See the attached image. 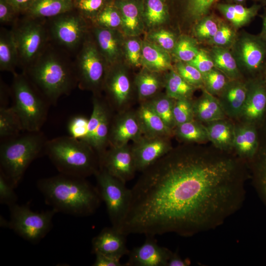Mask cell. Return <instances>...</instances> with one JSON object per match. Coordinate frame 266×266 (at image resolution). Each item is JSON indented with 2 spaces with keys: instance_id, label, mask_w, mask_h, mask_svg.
Wrapping results in <instances>:
<instances>
[{
  "instance_id": "1",
  "label": "cell",
  "mask_w": 266,
  "mask_h": 266,
  "mask_svg": "<svg viewBox=\"0 0 266 266\" xmlns=\"http://www.w3.org/2000/svg\"><path fill=\"white\" fill-rule=\"evenodd\" d=\"M242 168L227 155L192 146L172 148L141 172L121 231L191 236L215 229L243 204Z\"/></svg>"
},
{
  "instance_id": "2",
  "label": "cell",
  "mask_w": 266,
  "mask_h": 266,
  "mask_svg": "<svg viewBox=\"0 0 266 266\" xmlns=\"http://www.w3.org/2000/svg\"><path fill=\"white\" fill-rule=\"evenodd\" d=\"M53 45L49 42L23 72L51 105H56L61 96L69 95L78 86L74 62L67 57L66 50Z\"/></svg>"
},
{
  "instance_id": "3",
  "label": "cell",
  "mask_w": 266,
  "mask_h": 266,
  "mask_svg": "<svg viewBox=\"0 0 266 266\" xmlns=\"http://www.w3.org/2000/svg\"><path fill=\"white\" fill-rule=\"evenodd\" d=\"M37 187L53 209L73 215L93 214L101 200L97 187L85 178L60 173L40 179Z\"/></svg>"
},
{
  "instance_id": "4",
  "label": "cell",
  "mask_w": 266,
  "mask_h": 266,
  "mask_svg": "<svg viewBox=\"0 0 266 266\" xmlns=\"http://www.w3.org/2000/svg\"><path fill=\"white\" fill-rule=\"evenodd\" d=\"M46 154L60 173L86 178L100 168L98 155L87 142L70 135L47 140Z\"/></svg>"
},
{
  "instance_id": "5",
  "label": "cell",
  "mask_w": 266,
  "mask_h": 266,
  "mask_svg": "<svg viewBox=\"0 0 266 266\" xmlns=\"http://www.w3.org/2000/svg\"><path fill=\"white\" fill-rule=\"evenodd\" d=\"M47 141L41 131L24 132L0 140V171L9 179L14 187L21 181L31 163L45 153Z\"/></svg>"
},
{
  "instance_id": "6",
  "label": "cell",
  "mask_w": 266,
  "mask_h": 266,
  "mask_svg": "<svg viewBox=\"0 0 266 266\" xmlns=\"http://www.w3.org/2000/svg\"><path fill=\"white\" fill-rule=\"evenodd\" d=\"M12 107L24 132H37L45 122L50 103L24 72L13 74Z\"/></svg>"
},
{
  "instance_id": "7",
  "label": "cell",
  "mask_w": 266,
  "mask_h": 266,
  "mask_svg": "<svg viewBox=\"0 0 266 266\" xmlns=\"http://www.w3.org/2000/svg\"><path fill=\"white\" fill-rule=\"evenodd\" d=\"M23 15L11 30L18 51L19 65L24 71L41 54L50 38L46 19Z\"/></svg>"
},
{
  "instance_id": "8",
  "label": "cell",
  "mask_w": 266,
  "mask_h": 266,
  "mask_svg": "<svg viewBox=\"0 0 266 266\" xmlns=\"http://www.w3.org/2000/svg\"><path fill=\"white\" fill-rule=\"evenodd\" d=\"M76 55L74 67L78 86L99 95L108 66L98 49L93 38L87 35Z\"/></svg>"
},
{
  "instance_id": "9",
  "label": "cell",
  "mask_w": 266,
  "mask_h": 266,
  "mask_svg": "<svg viewBox=\"0 0 266 266\" xmlns=\"http://www.w3.org/2000/svg\"><path fill=\"white\" fill-rule=\"evenodd\" d=\"M89 23L74 9L47 19L50 40L67 52L77 50L88 35Z\"/></svg>"
},
{
  "instance_id": "10",
  "label": "cell",
  "mask_w": 266,
  "mask_h": 266,
  "mask_svg": "<svg viewBox=\"0 0 266 266\" xmlns=\"http://www.w3.org/2000/svg\"><path fill=\"white\" fill-rule=\"evenodd\" d=\"M95 176L97 188L106 205L112 226L121 231L131 203V189L126 186L125 183L103 169L100 168Z\"/></svg>"
},
{
  "instance_id": "11",
  "label": "cell",
  "mask_w": 266,
  "mask_h": 266,
  "mask_svg": "<svg viewBox=\"0 0 266 266\" xmlns=\"http://www.w3.org/2000/svg\"><path fill=\"white\" fill-rule=\"evenodd\" d=\"M9 207L8 228L22 238L33 243L40 240L49 232L53 216L57 212L54 209L36 212L26 205L17 203Z\"/></svg>"
},
{
  "instance_id": "12",
  "label": "cell",
  "mask_w": 266,
  "mask_h": 266,
  "mask_svg": "<svg viewBox=\"0 0 266 266\" xmlns=\"http://www.w3.org/2000/svg\"><path fill=\"white\" fill-rule=\"evenodd\" d=\"M93 110L89 119L88 131L83 141L89 144L98 155L99 160L109 147V134L113 118L112 108L106 99L94 94Z\"/></svg>"
},
{
  "instance_id": "13",
  "label": "cell",
  "mask_w": 266,
  "mask_h": 266,
  "mask_svg": "<svg viewBox=\"0 0 266 266\" xmlns=\"http://www.w3.org/2000/svg\"><path fill=\"white\" fill-rule=\"evenodd\" d=\"M103 89L111 108L119 112L124 110L131 98V84L127 71L119 63L108 66Z\"/></svg>"
},
{
  "instance_id": "14",
  "label": "cell",
  "mask_w": 266,
  "mask_h": 266,
  "mask_svg": "<svg viewBox=\"0 0 266 266\" xmlns=\"http://www.w3.org/2000/svg\"><path fill=\"white\" fill-rule=\"evenodd\" d=\"M101 169L124 183L132 180L137 171L131 146H109L100 159Z\"/></svg>"
},
{
  "instance_id": "15",
  "label": "cell",
  "mask_w": 266,
  "mask_h": 266,
  "mask_svg": "<svg viewBox=\"0 0 266 266\" xmlns=\"http://www.w3.org/2000/svg\"><path fill=\"white\" fill-rule=\"evenodd\" d=\"M169 137L143 135L133 142L131 149L137 171H143L172 148Z\"/></svg>"
},
{
  "instance_id": "16",
  "label": "cell",
  "mask_w": 266,
  "mask_h": 266,
  "mask_svg": "<svg viewBox=\"0 0 266 266\" xmlns=\"http://www.w3.org/2000/svg\"><path fill=\"white\" fill-rule=\"evenodd\" d=\"M143 134L135 111L123 110L112 119L109 134V146H121L135 142Z\"/></svg>"
},
{
  "instance_id": "17",
  "label": "cell",
  "mask_w": 266,
  "mask_h": 266,
  "mask_svg": "<svg viewBox=\"0 0 266 266\" xmlns=\"http://www.w3.org/2000/svg\"><path fill=\"white\" fill-rule=\"evenodd\" d=\"M168 248L159 245L154 236H148L140 246L130 250L125 266H167L171 254Z\"/></svg>"
},
{
  "instance_id": "18",
  "label": "cell",
  "mask_w": 266,
  "mask_h": 266,
  "mask_svg": "<svg viewBox=\"0 0 266 266\" xmlns=\"http://www.w3.org/2000/svg\"><path fill=\"white\" fill-rule=\"evenodd\" d=\"M266 115V84L260 77L254 78L248 83L246 99L240 117L245 123L258 127Z\"/></svg>"
},
{
  "instance_id": "19",
  "label": "cell",
  "mask_w": 266,
  "mask_h": 266,
  "mask_svg": "<svg viewBox=\"0 0 266 266\" xmlns=\"http://www.w3.org/2000/svg\"><path fill=\"white\" fill-rule=\"evenodd\" d=\"M94 40L108 66L119 63L124 54L125 40L119 30L93 26Z\"/></svg>"
},
{
  "instance_id": "20",
  "label": "cell",
  "mask_w": 266,
  "mask_h": 266,
  "mask_svg": "<svg viewBox=\"0 0 266 266\" xmlns=\"http://www.w3.org/2000/svg\"><path fill=\"white\" fill-rule=\"evenodd\" d=\"M238 54L247 70L260 76L266 64V42L260 36L247 35L240 42Z\"/></svg>"
},
{
  "instance_id": "21",
  "label": "cell",
  "mask_w": 266,
  "mask_h": 266,
  "mask_svg": "<svg viewBox=\"0 0 266 266\" xmlns=\"http://www.w3.org/2000/svg\"><path fill=\"white\" fill-rule=\"evenodd\" d=\"M127 236L112 226L105 228L93 238L92 252L121 259L130 251L126 245Z\"/></svg>"
},
{
  "instance_id": "22",
  "label": "cell",
  "mask_w": 266,
  "mask_h": 266,
  "mask_svg": "<svg viewBox=\"0 0 266 266\" xmlns=\"http://www.w3.org/2000/svg\"><path fill=\"white\" fill-rule=\"evenodd\" d=\"M258 128L259 146L249 163L255 190L266 207V115Z\"/></svg>"
},
{
  "instance_id": "23",
  "label": "cell",
  "mask_w": 266,
  "mask_h": 266,
  "mask_svg": "<svg viewBox=\"0 0 266 266\" xmlns=\"http://www.w3.org/2000/svg\"><path fill=\"white\" fill-rule=\"evenodd\" d=\"M121 17V29L127 37L138 36L145 27L142 0H113Z\"/></svg>"
},
{
  "instance_id": "24",
  "label": "cell",
  "mask_w": 266,
  "mask_h": 266,
  "mask_svg": "<svg viewBox=\"0 0 266 266\" xmlns=\"http://www.w3.org/2000/svg\"><path fill=\"white\" fill-rule=\"evenodd\" d=\"M248 90V84L236 80L228 82L218 99L226 115L231 117H240Z\"/></svg>"
},
{
  "instance_id": "25",
  "label": "cell",
  "mask_w": 266,
  "mask_h": 266,
  "mask_svg": "<svg viewBox=\"0 0 266 266\" xmlns=\"http://www.w3.org/2000/svg\"><path fill=\"white\" fill-rule=\"evenodd\" d=\"M258 146L259 132L256 125L245 123L244 126L234 128L233 148L240 157L250 161Z\"/></svg>"
},
{
  "instance_id": "26",
  "label": "cell",
  "mask_w": 266,
  "mask_h": 266,
  "mask_svg": "<svg viewBox=\"0 0 266 266\" xmlns=\"http://www.w3.org/2000/svg\"><path fill=\"white\" fill-rule=\"evenodd\" d=\"M135 112L143 135L171 136L173 134V131L145 102H142Z\"/></svg>"
},
{
  "instance_id": "27",
  "label": "cell",
  "mask_w": 266,
  "mask_h": 266,
  "mask_svg": "<svg viewBox=\"0 0 266 266\" xmlns=\"http://www.w3.org/2000/svg\"><path fill=\"white\" fill-rule=\"evenodd\" d=\"M141 65L143 68L159 73L173 69L169 53L146 39L142 41Z\"/></svg>"
},
{
  "instance_id": "28",
  "label": "cell",
  "mask_w": 266,
  "mask_h": 266,
  "mask_svg": "<svg viewBox=\"0 0 266 266\" xmlns=\"http://www.w3.org/2000/svg\"><path fill=\"white\" fill-rule=\"evenodd\" d=\"M73 9L72 0H34L23 15L47 20Z\"/></svg>"
},
{
  "instance_id": "29",
  "label": "cell",
  "mask_w": 266,
  "mask_h": 266,
  "mask_svg": "<svg viewBox=\"0 0 266 266\" xmlns=\"http://www.w3.org/2000/svg\"><path fill=\"white\" fill-rule=\"evenodd\" d=\"M195 119L208 123L223 119L226 114L218 99L205 91L203 95L193 102Z\"/></svg>"
},
{
  "instance_id": "30",
  "label": "cell",
  "mask_w": 266,
  "mask_h": 266,
  "mask_svg": "<svg viewBox=\"0 0 266 266\" xmlns=\"http://www.w3.org/2000/svg\"><path fill=\"white\" fill-rule=\"evenodd\" d=\"M208 139L222 151L233 148L234 128L231 123L223 119L207 123L204 126Z\"/></svg>"
},
{
  "instance_id": "31",
  "label": "cell",
  "mask_w": 266,
  "mask_h": 266,
  "mask_svg": "<svg viewBox=\"0 0 266 266\" xmlns=\"http://www.w3.org/2000/svg\"><path fill=\"white\" fill-rule=\"evenodd\" d=\"M262 5L255 3L250 7L234 3H219L217 9L234 26L240 27L249 22L258 13Z\"/></svg>"
},
{
  "instance_id": "32",
  "label": "cell",
  "mask_w": 266,
  "mask_h": 266,
  "mask_svg": "<svg viewBox=\"0 0 266 266\" xmlns=\"http://www.w3.org/2000/svg\"><path fill=\"white\" fill-rule=\"evenodd\" d=\"M134 83L138 98L142 102L158 94L160 90L164 87V76L161 73L143 68L136 75Z\"/></svg>"
},
{
  "instance_id": "33",
  "label": "cell",
  "mask_w": 266,
  "mask_h": 266,
  "mask_svg": "<svg viewBox=\"0 0 266 266\" xmlns=\"http://www.w3.org/2000/svg\"><path fill=\"white\" fill-rule=\"evenodd\" d=\"M19 65L18 51L11 30L0 28V70L16 73Z\"/></svg>"
},
{
  "instance_id": "34",
  "label": "cell",
  "mask_w": 266,
  "mask_h": 266,
  "mask_svg": "<svg viewBox=\"0 0 266 266\" xmlns=\"http://www.w3.org/2000/svg\"><path fill=\"white\" fill-rule=\"evenodd\" d=\"M145 27L156 29L169 18L170 9L166 0H142Z\"/></svg>"
},
{
  "instance_id": "35",
  "label": "cell",
  "mask_w": 266,
  "mask_h": 266,
  "mask_svg": "<svg viewBox=\"0 0 266 266\" xmlns=\"http://www.w3.org/2000/svg\"><path fill=\"white\" fill-rule=\"evenodd\" d=\"M170 10H177L185 18L200 20L208 15L217 0H166Z\"/></svg>"
},
{
  "instance_id": "36",
  "label": "cell",
  "mask_w": 266,
  "mask_h": 266,
  "mask_svg": "<svg viewBox=\"0 0 266 266\" xmlns=\"http://www.w3.org/2000/svg\"><path fill=\"white\" fill-rule=\"evenodd\" d=\"M164 75L166 94L174 100L191 99L196 88L186 82L175 69H172Z\"/></svg>"
},
{
  "instance_id": "37",
  "label": "cell",
  "mask_w": 266,
  "mask_h": 266,
  "mask_svg": "<svg viewBox=\"0 0 266 266\" xmlns=\"http://www.w3.org/2000/svg\"><path fill=\"white\" fill-rule=\"evenodd\" d=\"M173 134L179 140L188 143H200L208 140L205 126L196 119L176 126Z\"/></svg>"
},
{
  "instance_id": "38",
  "label": "cell",
  "mask_w": 266,
  "mask_h": 266,
  "mask_svg": "<svg viewBox=\"0 0 266 266\" xmlns=\"http://www.w3.org/2000/svg\"><path fill=\"white\" fill-rule=\"evenodd\" d=\"M175 100L165 94H158L144 102L173 131L176 127L173 113Z\"/></svg>"
},
{
  "instance_id": "39",
  "label": "cell",
  "mask_w": 266,
  "mask_h": 266,
  "mask_svg": "<svg viewBox=\"0 0 266 266\" xmlns=\"http://www.w3.org/2000/svg\"><path fill=\"white\" fill-rule=\"evenodd\" d=\"M210 56L214 67L224 73L228 77L234 79L238 74L235 60L231 52L223 47L215 46L211 52Z\"/></svg>"
},
{
  "instance_id": "40",
  "label": "cell",
  "mask_w": 266,
  "mask_h": 266,
  "mask_svg": "<svg viewBox=\"0 0 266 266\" xmlns=\"http://www.w3.org/2000/svg\"><path fill=\"white\" fill-rule=\"evenodd\" d=\"M24 132L20 121L12 106H0V140L16 136Z\"/></svg>"
},
{
  "instance_id": "41",
  "label": "cell",
  "mask_w": 266,
  "mask_h": 266,
  "mask_svg": "<svg viewBox=\"0 0 266 266\" xmlns=\"http://www.w3.org/2000/svg\"><path fill=\"white\" fill-rule=\"evenodd\" d=\"M92 25L102 28L118 30L121 27L120 11L113 3L109 2L91 22Z\"/></svg>"
},
{
  "instance_id": "42",
  "label": "cell",
  "mask_w": 266,
  "mask_h": 266,
  "mask_svg": "<svg viewBox=\"0 0 266 266\" xmlns=\"http://www.w3.org/2000/svg\"><path fill=\"white\" fill-rule=\"evenodd\" d=\"M112 0H72L73 9L90 23Z\"/></svg>"
},
{
  "instance_id": "43",
  "label": "cell",
  "mask_w": 266,
  "mask_h": 266,
  "mask_svg": "<svg viewBox=\"0 0 266 266\" xmlns=\"http://www.w3.org/2000/svg\"><path fill=\"white\" fill-rule=\"evenodd\" d=\"M199 51L195 41L193 38L187 36H183L177 39L171 53L178 61L188 63L196 56Z\"/></svg>"
},
{
  "instance_id": "44",
  "label": "cell",
  "mask_w": 266,
  "mask_h": 266,
  "mask_svg": "<svg viewBox=\"0 0 266 266\" xmlns=\"http://www.w3.org/2000/svg\"><path fill=\"white\" fill-rule=\"evenodd\" d=\"M145 39L168 53L172 52L177 41L172 32L160 28L151 30Z\"/></svg>"
},
{
  "instance_id": "45",
  "label": "cell",
  "mask_w": 266,
  "mask_h": 266,
  "mask_svg": "<svg viewBox=\"0 0 266 266\" xmlns=\"http://www.w3.org/2000/svg\"><path fill=\"white\" fill-rule=\"evenodd\" d=\"M125 40L124 54L129 64L133 67L142 66V41L137 36L128 37Z\"/></svg>"
},
{
  "instance_id": "46",
  "label": "cell",
  "mask_w": 266,
  "mask_h": 266,
  "mask_svg": "<svg viewBox=\"0 0 266 266\" xmlns=\"http://www.w3.org/2000/svg\"><path fill=\"white\" fill-rule=\"evenodd\" d=\"M203 75V85L211 95L220 94L228 83V77L217 69H212Z\"/></svg>"
},
{
  "instance_id": "47",
  "label": "cell",
  "mask_w": 266,
  "mask_h": 266,
  "mask_svg": "<svg viewBox=\"0 0 266 266\" xmlns=\"http://www.w3.org/2000/svg\"><path fill=\"white\" fill-rule=\"evenodd\" d=\"M176 71L189 84L195 88L203 86L202 74L189 64L178 61L175 65Z\"/></svg>"
},
{
  "instance_id": "48",
  "label": "cell",
  "mask_w": 266,
  "mask_h": 266,
  "mask_svg": "<svg viewBox=\"0 0 266 266\" xmlns=\"http://www.w3.org/2000/svg\"><path fill=\"white\" fill-rule=\"evenodd\" d=\"M173 113L176 126L194 119L193 101L191 99L175 100Z\"/></svg>"
},
{
  "instance_id": "49",
  "label": "cell",
  "mask_w": 266,
  "mask_h": 266,
  "mask_svg": "<svg viewBox=\"0 0 266 266\" xmlns=\"http://www.w3.org/2000/svg\"><path fill=\"white\" fill-rule=\"evenodd\" d=\"M195 29V33L200 39H211L220 25L212 16L208 15L201 19Z\"/></svg>"
},
{
  "instance_id": "50",
  "label": "cell",
  "mask_w": 266,
  "mask_h": 266,
  "mask_svg": "<svg viewBox=\"0 0 266 266\" xmlns=\"http://www.w3.org/2000/svg\"><path fill=\"white\" fill-rule=\"evenodd\" d=\"M89 119L83 115H76L71 117L67 123L69 135L83 140L88 131Z\"/></svg>"
},
{
  "instance_id": "51",
  "label": "cell",
  "mask_w": 266,
  "mask_h": 266,
  "mask_svg": "<svg viewBox=\"0 0 266 266\" xmlns=\"http://www.w3.org/2000/svg\"><path fill=\"white\" fill-rule=\"evenodd\" d=\"M14 186L9 179L0 171V202L9 206L16 203L17 197Z\"/></svg>"
},
{
  "instance_id": "52",
  "label": "cell",
  "mask_w": 266,
  "mask_h": 266,
  "mask_svg": "<svg viewBox=\"0 0 266 266\" xmlns=\"http://www.w3.org/2000/svg\"><path fill=\"white\" fill-rule=\"evenodd\" d=\"M21 15L7 0H0V23L13 25Z\"/></svg>"
},
{
  "instance_id": "53",
  "label": "cell",
  "mask_w": 266,
  "mask_h": 266,
  "mask_svg": "<svg viewBox=\"0 0 266 266\" xmlns=\"http://www.w3.org/2000/svg\"><path fill=\"white\" fill-rule=\"evenodd\" d=\"M187 63L194 66L202 74L209 72L214 67V64L210 55L202 50H200L196 56Z\"/></svg>"
},
{
  "instance_id": "54",
  "label": "cell",
  "mask_w": 266,
  "mask_h": 266,
  "mask_svg": "<svg viewBox=\"0 0 266 266\" xmlns=\"http://www.w3.org/2000/svg\"><path fill=\"white\" fill-rule=\"evenodd\" d=\"M234 33L232 29L228 25H220L218 31L210 40L217 46L223 47L229 44L233 39Z\"/></svg>"
},
{
  "instance_id": "55",
  "label": "cell",
  "mask_w": 266,
  "mask_h": 266,
  "mask_svg": "<svg viewBox=\"0 0 266 266\" xmlns=\"http://www.w3.org/2000/svg\"><path fill=\"white\" fill-rule=\"evenodd\" d=\"M96 259L93 264L94 266H122L120 259L108 255L97 253Z\"/></svg>"
},
{
  "instance_id": "56",
  "label": "cell",
  "mask_w": 266,
  "mask_h": 266,
  "mask_svg": "<svg viewBox=\"0 0 266 266\" xmlns=\"http://www.w3.org/2000/svg\"><path fill=\"white\" fill-rule=\"evenodd\" d=\"M19 12L23 15L34 0H7Z\"/></svg>"
},
{
  "instance_id": "57",
  "label": "cell",
  "mask_w": 266,
  "mask_h": 266,
  "mask_svg": "<svg viewBox=\"0 0 266 266\" xmlns=\"http://www.w3.org/2000/svg\"><path fill=\"white\" fill-rule=\"evenodd\" d=\"M190 264L189 260H185L176 252H172L167 262V266H187Z\"/></svg>"
},
{
  "instance_id": "58",
  "label": "cell",
  "mask_w": 266,
  "mask_h": 266,
  "mask_svg": "<svg viewBox=\"0 0 266 266\" xmlns=\"http://www.w3.org/2000/svg\"><path fill=\"white\" fill-rule=\"evenodd\" d=\"M11 93V91L8 89L4 83L0 82V106H7L8 95Z\"/></svg>"
},
{
  "instance_id": "59",
  "label": "cell",
  "mask_w": 266,
  "mask_h": 266,
  "mask_svg": "<svg viewBox=\"0 0 266 266\" xmlns=\"http://www.w3.org/2000/svg\"><path fill=\"white\" fill-rule=\"evenodd\" d=\"M263 21V27L260 34V37L266 42V7H265L264 11L261 16Z\"/></svg>"
},
{
  "instance_id": "60",
  "label": "cell",
  "mask_w": 266,
  "mask_h": 266,
  "mask_svg": "<svg viewBox=\"0 0 266 266\" xmlns=\"http://www.w3.org/2000/svg\"><path fill=\"white\" fill-rule=\"evenodd\" d=\"M260 77L262 78V79L266 84V64L263 68Z\"/></svg>"
},
{
  "instance_id": "61",
  "label": "cell",
  "mask_w": 266,
  "mask_h": 266,
  "mask_svg": "<svg viewBox=\"0 0 266 266\" xmlns=\"http://www.w3.org/2000/svg\"><path fill=\"white\" fill-rule=\"evenodd\" d=\"M227 2L238 3L242 4L246 0H227Z\"/></svg>"
},
{
  "instance_id": "62",
  "label": "cell",
  "mask_w": 266,
  "mask_h": 266,
  "mask_svg": "<svg viewBox=\"0 0 266 266\" xmlns=\"http://www.w3.org/2000/svg\"><path fill=\"white\" fill-rule=\"evenodd\" d=\"M257 1L259 2L262 6H264L265 7H266V0H256Z\"/></svg>"
}]
</instances>
